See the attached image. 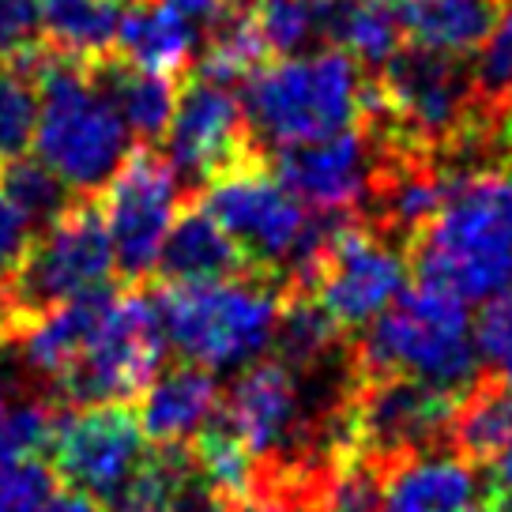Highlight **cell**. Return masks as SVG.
Wrapping results in <instances>:
<instances>
[{
  "instance_id": "obj_1",
  "label": "cell",
  "mask_w": 512,
  "mask_h": 512,
  "mask_svg": "<svg viewBox=\"0 0 512 512\" xmlns=\"http://www.w3.org/2000/svg\"><path fill=\"white\" fill-rule=\"evenodd\" d=\"M415 283L486 302L512 283V159L456 177L433 223L407 245Z\"/></svg>"
},
{
  "instance_id": "obj_2",
  "label": "cell",
  "mask_w": 512,
  "mask_h": 512,
  "mask_svg": "<svg viewBox=\"0 0 512 512\" xmlns=\"http://www.w3.org/2000/svg\"><path fill=\"white\" fill-rule=\"evenodd\" d=\"M256 147H294L332 140L358 125L366 76L343 49L324 46L305 57H275L241 83Z\"/></svg>"
},
{
  "instance_id": "obj_3",
  "label": "cell",
  "mask_w": 512,
  "mask_h": 512,
  "mask_svg": "<svg viewBox=\"0 0 512 512\" xmlns=\"http://www.w3.org/2000/svg\"><path fill=\"white\" fill-rule=\"evenodd\" d=\"M34 151L72 192H98L128 155V125L87 76V57L42 46Z\"/></svg>"
},
{
  "instance_id": "obj_4",
  "label": "cell",
  "mask_w": 512,
  "mask_h": 512,
  "mask_svg": "<svg viewBox=\"0 0 512 512\" xmlns=\"http://www.w3.org/2000/svg\"><path fill=\"white\" fill-rule=\"evenodd\" d=\"M475 354L464 298L433 283H411L358 332L347 362L354 373H403L464 396L479 377Z\"/></svg>"
},
{
  "instance_id": "obj_5",
  "label": "cell",
  "mask_w": 512,
  "mask_h": 512,
  "mask_svg": "<svg viewBox=\"0 0 512 512\" xmlns=\"http://www.w3.org/2000/svg\"><path fill=\"white\" fill-rule=\"evenodd\" d=\"M113 272L117 264L98 192H80L53 223L34 234L19 268L0 283V336L19 343V336L49 309L121 283Z\"/></svg>"
},
{
  "instance_id": "obj_6",
  "label": "cell",
  "mask_w": 512,
  "mask_h": 512,
  "mask_svg": "<svg viewBox=\"0 0 512 512\" xmlns=\"http://www.w3.org/2000/svg\"><path fill=\"white\" fill-rule=\"evenodd\" d=\"M162 332L185 362L208 369L238 366L272 343L283 287L264 279L230 283H147Z\"/></svg>"
},
{
  "instance_id": "obj_7",
  "label": "cell",
  "mask_w": 512,
  "mask_h": 512,
  "mask_svg": "<svg viewBox=\"0 0 512 512\" xmlns=\"http://www.w3.org/2000/svg\"><path fill=\"white\" fill-rule=\"evenodd\" d=\"M166 332L147 283L117 287L106 317L72 366L49 381V400L61 407L132 403L159 377Z\"/></svg>"
},
{
  "instance_id": "obj_8",
  "label": "cell",
  "mask_w": 512,
  "mask_h": 512,
  "mask_svg": "<svg viewBox=\"0 0 512 512\" xmlns=\"http://www.w3.org/2000/svg\"><path fill=\"white\" fill-rule=\"evenodd\" d=\"M460 396L403 373H354L339 396L343 433L354 452L384 467L411 460L418 452L448 448V422Z\"/></svg>"
},
{
  "instance_id": "obj_9",
  "label": "cell",
  "mask_w": 512,
  "mask_h": 512,
  "mask_svg": "<svg viewBox=\"0 0 512 512\" xmlns=\"http://www.w3.org/2000/svg\"><path fill=\"white\" fill-rule=\"evenodd\" d=\"M407 253L366 219H343L287 287L309 290L351 339L407 287Z\"/></svg>"
},
{
  "instance_id": "obj_10",
  "label": "cell",
  "mask_w": 512,
  "mask_h": 512,
  "mask_svg": "<svg viewBox=\"0 0 512 512\" xmlns=\"http://www.w3.org/2000/svg\"><path fill=\"white\" fill-rule=\"evenodd\" d=\"M181 177L155 144H136L110 174L98 204L110 230L113 264L125 287L147 283L166 241V230L181 208Z\"/></svg>"
},
{
  "instance_id": "obj_11",
  "label": "cell",
  "mask_w": 512,
  "mask_h": 512,
  "mask_svg": "<svg viewBox=\"0 0 512 512\" xmlns=\"http://www.w3.org/2000/svg\"><path fill=\"white\" fill-rule=\"evenodd\" d=\"M166 147H170L166 159L177 170V177L189 181V192L204 189L226 170L264 155L253 140L238 91L192 68L177 76V102L170 128H166Z\"/></svg>"
},
{
  "instance_id": "obj_12",
  "label": "cell",
  "mask_w": 512,
  "mask_h": 512,
  "mask_svg": "<svg viewBox=\"0 0 512 512\" xmlns=\"http://www.w3.org/2000/svg\"><path fill=\"white\" fill-rule=\"evenodd\" d=\"M53 475L102 505L117 501L144 460V430L132 403H91L64 407L49 445Z\"/></svg>"
},
{
  "instance_id": "obj_13",
  "label": "cell",
  "mask_w": 512,
  "mask_h": 512,
  "mask_svg": "<svg viewBox=\"0 0 512 512\" xmlns=\"http://www.w3.org/2000/svg\"><path fill=\"white\" fill-rule=\"evenodd\" d=\"M373 166H377V144L362 121L332 140L279 147L275 155V177L309 211H332V215L362 211Z\"/></svg>"
},
{
  "instance_id": "obj_14",
  "label": "cell",
  "mask_w": 512,
  "mask_h": 512,
  "mask_svg": "<svg viewBox=\"0 0 512 512\" xmlns=\"http://www.w3.org/2000/svg\"><path fill=\"white\" fill-rule=\"evenodd\" d=\"M230 279H264V275L241 253L238 241L215 223V215L196 196H185L147 283H230Z\"/></svg>"
},
{
  "instance_id": "obj_15",
  "label": "cell",
  "mask_w": 512,
  "mask_h": 512,
  "mask_svg": "<svg viewBox=\"0 0 512 512\" xmlns=\"http://www.w3.org/2000/svg\"><path fill=\"white\" fill-rule=\"evenodd\" d=\"M87 76L98 87V95L121 113V121L140 144H155L166 136L177 102V76L147 72L117 49L87 57Z\"/></svg>"
},
{
  "instance_id": "obj_16",
  "label": "cell",
  "mask_w": 512,
  "mask_h": 512,
  "mask_svg": "<svg viewBox=\"0 0 512 512\" xmlns=\"http://www.w3.org/2000/svg\"><path fill=\"white\" fill-rule=\"evenodd\" d=\"M475 494V467L452 448H433L388 467L384 512H467Z\"/></svg>"
},
{
  "instance_id": "obj_17",
  "label": "cell",
  "mask_w": 512,
  "mask_h": 512,
  "mask_svg": "<svg viewBox=\"0 0 512 512\" xmlns=\"http://www.w3.org/2000/svg\"><path fill=\"white\" fill-rule=\"evenodd\" d=\"M219 403V384L208 366L196 362H177L174 369L159 373L155 381L140 392V430L155 445L185 441L189 433L200 430V422L215 411Z\"/></svg>"
},
{
  "instance_id": "obj_18",
  "label": "cell",
  "mask_w": 512,
  "mask_h": 512,
  "mask_svg": "<svg viewBox=\"0 0 512 512\" xmlns=\"http://www.w3.org/2000/svg\"><path fill=\"white\" fill-rule=\"evenodd\" d=\"M448 448L471 467H490L512 448V384L497 369L467 384L448 422Z\"/></svg>"
},
{
  "instance_id": "obj_19",
  "label": "cell",
  "mask_w": 512,
  "mask_h": 512,
  "mask_svg": "<svg viewBox=\"0 0 512 512\" xmlns=\"http://www.w3.org/2000/svg\"><path fill=\"white\" fill-rule=\"evenodd\" d=\"M196 46H200V31L162 0L128 4L113 42L121 57L162 76H181L196 61Z\"/></svg>"
},
{
  "instance_id": "obj_20",
  "label": "cell",
  "mask_w": 512,
  "mask_h": 512,
  "mask_svg": "<svg viewBox=\"0 0 512 512\" xmlns=\"http://www.w3.org/2000/svg\"><path fill=\"white\" fill-rule=\"evenodd\" d=\"M505 4L509 0H407L400 19L407 42L471 57L490 42Z\"/></svg>"
},
{
  "instance_id": "obj_21",
  "label": "cell",
  "mask_w": 512,
  "mask_h": 512,
  "mask_svg": "<svg viewBox=\"0 0 512 512\" xmlns=\"http://www.w3.org/2000/svg\"><path fill=\"white\" fill-rule=\"evenodd\" d=\"M347 351V336L320 302L302 287H283L279 317L272 332V358L283 362L290 373H317L320 366L332 362V354Z\"/></svg>"
},
{
  "instance_id": "obj_22",
  "label": "cell",
  "mask_w": 512,
  "mask_h": 512,
  "mask_svg": "<svg viewBox=\"0 0 512 512\" xmlns=\"http://www.w3.org/2000/svg\"><path fill=\"white\" fill-rule=\"evenodd\" d=\"M121 16V0H76L64 8H46V42L76 57H98L117 42Z\"/></svg>"
},
{
  "instance_id": "obj_23",
  "label": "cell",
  "mask_w": 512,
  "mask_h": 512,
  "mask_svg": "<svg viewBox=\"0 0 512 512\" xmlns=\"http://www.w3.org/2000/svg\"><path fill=\"white\" fill-rule=\"evenodd\" d=\"M0 189L8 192V200L31 219L34 234H38L42 226L53 223V219L80 196V192L68 189L46 162L27 159V155H16V159L0 162Z\"/></svg>"
},
{
  "instance_id": "obj_24",
  "label": "cell",
  "mask_w": 512,
  "mask_h": 512,
  "mask_svg": "<svg viewBox=\"0 0 512 512\" xmlns=\"http://www.w3.org/2000/svg\"><path fill=\"white\" fill-rule=\"evenodd\" d=\"M38 53L23 61H0V162L16 159L34 144V125H38L34 61Z\"/></svg>"
},
{
  "instance_id": "obj_25",
  "label": "cell",
  "mask_w": 512,
  "mask_h": 512,
  "mask_svg": "<svg viewBox=\"0 0 512 512\" xmlns=\"http://www.w3.org/2000/svg\"><path fill=\"white\" fill-rule=\"evenodd\" d=\"M253 23L272 61L320 42L317 0H253Z\"/></svg>"
},
{
  "instance_id": "obj_26",
  "label": "cell",
  "mask_w": 512,
  "mask_h": 512,
  "mask_svg": "<svg viewBox=\"0 0 512 512\" xmlns=\"http://www.w3.org/2000/svg\"><path fill=\"white\" fill-rule=\"evenodd\" d=\"M61 411V403L49 400V396L8 407L4 426H0V460H42L53 445Z\"/></svg>"
},
{
  "instance_id": "obj_27",
  "label": "cell",
  "mask_w": 512,
  "mask_h": 512,
  "mask_svg": "<svg viewBox=\"0 0 512 512\" xmlns=\"http://www.w3.org/2000/svg\"><path fill=\"white\" fill-rule=\"evenodd\" d=\"M475 83L490 110L501 117L512 102V0L505 4V16L490 34V42L475 57Z\"/></svg>"
},
{
  "instance_id": "obj_28",
  "label": "cell",
  "mask_w": 512,
  "mask_h": 512,
  "mask_svg": "<svg viewBox=\"0 0 512 512\" xmlns=\"http://www.w3.org/2000/svg\"><path fill=\"white\" fill-rule=\"evenodd\" d=\"M61 479L42 460H0V512H38Z\"/></svg>"
},
{
  "instance_id": "obj_29",
  "label": "cell",
  "mask_w": 512,
  "mask_h": 512,
  "mask_svg": "<svg viewBox=\"0 0 512 512\" xmlns=\"http://www.w3.org/2000/svg\"><path fill=\"white\" fill-rule=\"evenodd\" d=\"M46 46L42 0H0V61H23Z\"/></svg>"
},
{
  "instance_id": "obj_30",
  "label": "cell",
  "mask_w": 512,
  "mask_h": 512,
  "mask_svg": "<svg viewBox=\"0 0 512 512\" xmlns=\"http://www.w3.org/2000/svg\"><path fill=\"white\" fill-rule=\"evenodd\" d=\"M475 351L490 366H501L512 354V283L482 305L479 320H475Z\"/></svg>"
},
{
  "instance_id": "obj_31",
  "label": "cell",
  "mask_w": 512,
  "mask_h": 512,
  "mask_svg": "<svg viewBox=\"0 0 512 512\" xmlns=\"http://www.w3.org/2000/svg\"><path fill=\"white\" fill-rule=\"evenodd\" d=\"M34 226L23 211L8 200V192L0 189V283L19 268L23 253L31 249Z\"/></svg>"
},
{
  "instance_id": "obj_32",
  "label": "cell",
  "mask_w": 512,
  "mask_h": 512,
  "mask_svg": "<svg viewBox=\"0 0 512 512\" xmlns=\"http://www.w3.org/2000/svg\"><path fill=\"white\" fill-rule=\"evenodd\" d=\"M490 490H501V494H512V448L501 452L494 464H490Z\"/></svg>"
},
{
  "instance_id": "obj_33",
  "label": "cell",
  "mask_w": 512,
  "mask_h": 512,
  "mask_svg": "<svg viewBox=\"0 0 512 512\" xmlns=\"http://www.w3.org/2000/svg\"><path fill=\"white\" fill-rule=\"evenodd\" d=\"M482 512H512V494H501V490H482Z\"/></svg>"
},
{
  "instance_id": "obj_34",
  "label": "cell",
  "mask_w": 512,
  "mask_h": 512,
  "mask_svg": "<svg viewBox=\"0 0 512 512\" xmlns=\"http://www.w3.org/2000/svg\"><path fill=\"white\" fill-rule=\"evenodd\" d=\"M113 512H151V509H147L144 501H136L132 494H121L113 501Z\"/></svg>"
},
{
  "instance_id": "obj_35",
  "label": "cell",
  "mask_w": 512,
  "mask_h": 512,
  "mask_svg": "<svg viewBox=\"0 0 512 512\" xmlns=\"http://www.w3.org/2000/svg\"><path fill=\"white\" fill-rule=\"evenodd\" d=\"M64 4H76V0H42V8H64Z\"/></svg>"
},
{
  "instance_id": "obj_36",
  "label": "cell",
  "mask_w": 512,
  "mask_h": 512,
  "mask_svg": "<svg viewBox=\"0 0 512 512\" xmlns=\"http://www.w3.org/2000/svg\"><path fill=\"white\" fill-rule=\"evenodd\" d=\"M381 4H388V8H403L407 0H381Z\"/></svg>"
},
{
  "instance_id": "obj_37",
  "label": "cell",
  "mask_w": 512,
  "mask_h": 512,
  "mask_svg": "<svg viewBox=\"0 0 512 512\" xmlns=\"http://www.w3.org/2000/svg\"><path fill=\"white\" fill-rule=\"evenodd\" d=\"M4 415H8V403L0 400V426H4Z\"/></svg>"
},
{
  "instance_id": "obj_38",
  "label": "cell",
  "mask_w": 512,
  "mask_h": 512,
  "mask_svg": "<svg viewBox=\"0 0 512 512\" xmlns=\"http://www.w3.org/2000/svg\"><path fill=\"white\" fill-rule=\"evenodd\" d=\"M121 4H125V8H128V4H144V0H121Z\"/></svg>"
}]
</instances>
